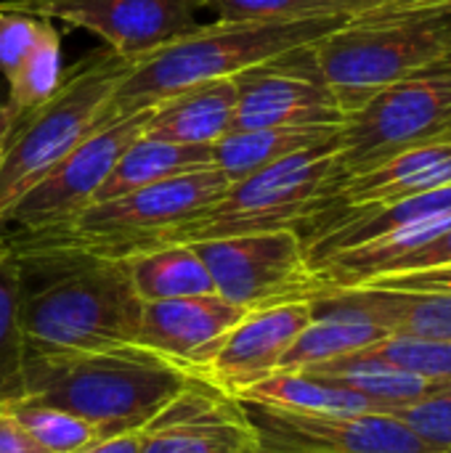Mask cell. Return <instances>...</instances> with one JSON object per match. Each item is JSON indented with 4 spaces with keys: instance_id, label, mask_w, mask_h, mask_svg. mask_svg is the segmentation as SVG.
Returning <instances> with one entry per match:
<instances>
[{
    "instance_id": "cell-1",
    "label": "cell",
    "mask_w": 451,
    "mask_h": 453,
    "mask_svg": "<svg viewBox=\"0 0 451 453\" xmlns=\"http://www.w3.org/2000/svg\"><path fill=\"white\" fill-rule=\"evenodd\" d=\"M21 329L27 353L138 345L144 303L125 265L69 250H21Z\"/></svg>"
},
{
    "instance_id": "cell-2",
    "label": "cell",
    "mask_w": 451,
    "mask_h": 453,
    "mask_svg": "<svg viewBox=\"0 0 451 453\" xmlns=\"http://www.w3.org/2000/svg\"><path fill=\"white\" fill-rule=\"evenodd\" d=\"M199 374L141 348L27 353L24 401L74 414L104 438L141 433Z\"/></svg>"
},
{
    "instance_id": "cell-3",
    "label": "cell",
    "mask_w": 451,
    "mask_h": 453,
    "mask_svg": "<svg viewBox=\"0 0 451 453\" xmlns=\"http://www.w3.org/2000/svg\"><path fill=\"white\" fill-rule=\"evenodd\" d=\"M351 16L303 19V21H213L199 24L178 40L144 53L133 61L125 80L117 85L101 125H112L136 111L215 80L237 77L239 72L263 64L287 50L303 48L340 27ZM98 125V127H101Z\"/></svg>"
},
{
    "instance_id": "cell-4",
    "label": "cell",
    "mask_w": 451,
    "mask_h": 453,
    "mask_svg": "<svg viewBox=\"0 0 451 453\" xmlns=\"http://www.w3.org/2000/svg\"><path fill=\"white\" fill-rule=\"evenodd\" d=\"M343 175L338 167V135L279 159L226 191L167 234L165 244H197L226 236L298 231L306 236L340 202Z\"/></svg>"
},
{
    "instance_id": "cell-5",
    "label": "cell",
    "mask_w": 451,
    "mask_h": 453,
    "mask_svg": "<svg viewBox=\"0 0 451 453\" xmlns=\"http://www.w3.org/2000/svg\"><path fill=\"white\" fill-rule=\"evenodd\" d=\"M316 66L343 117L412 72L451 53V8L364 11L319 37Z\"/></svg>"
},
{
    "instance_id": "cell-6",
    "label": "cell",
    "mask_w": 451,
    "mask_h": 453,
    "mask_svg": "<svg viewBox=\"0 0 451 453\" xmlns=\"http://www.w3.org/2000/svg\"><path fill=\"white\" fill-rule=\"evenodd\" d=\"M229 180L218 167L186 173L106 202L85 207L74 220L45 234H21L8 247L69 250L104 260H125L162 247L170 231L210 207Z\"/></svg>"
},
{
    "instance_id": "cell-7",
    "label": "cell",
    "mask_w": 451,
    "mask_h": 453,
    "mask_svg": "<svg viewBox=\"0 0 451 453\" xmlns=\"http://www.w3.org/2000/svg\"><path fill=\"white\" fill-rule=\"evenodd\" d=\"M133 61L104 45L90 50L64 72L61 85L48 101L13 125L0 154V218L101 125V114Z\"/></svg>"
},
{
    "instance_id": "cell-8",
    "label": "cell",
    "mask_w": 451,
    "mask_h": 453,
    "mask_svg": "<svg viewBox=\"0 0 451 453\" xmlns=\"http://www.w3.org/2000/svg\"><path fill=\"white\" fill-rule=\"evenodd\" d=\"M451 135V53L412 72L348 114L338 130L343 180L412 146Z\"/></svg>"
},
{
    "instance_id": "cell-9",
    "label": "cell",
    "mask_w": 451,
    "mask_h": 453,
    "mask_svg": "<svg viewBox=\"0 0 451 453\" xmlns=\"http://www.w3.org/2000/svg\"><path fill=\"white\" fill-rule=\"evenodd\" d=\"M223 300L255 311L314 300L324 287L316 279L298 231H263L191 244Z\"/></svg>"
},
{
    "instance_id": "cell-10",
    "label": "cell",
    "mask_w": 451,
    "mask_h": 453,
    "mask_svg": "<svg viewBox=\"0 0 451 453\" xmlns=\"http://www.w3.org/2000/svg\"><path fill=\"white\" fill-rule=\"evenodd\" d=\"M146 114L149 109L96 127L11 204L0 218V228L16 226L21 234H45L74 220L96 202V194L120 154L144 133Z\"/></svg>"
},
{
    "instance_id": "cell-11",
    "label": "cell",
    "mask_w": 451,
    "mask_h": 453,
    "mask_svg": "<svg viewBox=\"0 0 451 453\" xmlns=\"http://www.w3.org/2000/svg\"><path fill=\"white\" fill-rule=\"evenodd\" d=\"M311 45L274 56L234 77V130L343 125L346 117L316 66Z\"/></svg>"
},
{
    "instance_id": "cell-12",
    "label": "cell",
    "mask_w": 451,
    "mask_h": 453,
    "mask_svg": "<svg viewBox=\"0 0 451 453\" xmlns=\"http://www.w3.org/2000/svg\"><path fill=\"white\" fill-rule=\"evenodd\" d=\"M8 8L96 35L104 48L138 58L199 27L202 0H0Z\"/></svg>"
},
{
    "instance_id": "cell-13",
    "label": "cell",
    "mask_w": 451,
    "mask_h": 453,
    "mask_svg": "<svg viewBox=\"0 0 451 453\" xmlns=\"http://www.w3.org/2000/svg\"><path fill=\"white\" fill-rule=\"evenodd\" d=\"M268 453H441L391 414H303L239 401Z\"/></svg>"
},
{
    "instance_id": "cell-14",
    "label": "cell",
    "mask_w": 451,
    "mask_h": 453,
    "mask_svg": "<svg viewBox=\"0 0 451 453\" xmlns=\"http://www.w3.org/2000/svg\"><path fill=\"white\" fill-rule=\"evenodd\" d=\"M260 441L242 403L197 380L141 430V453H258Z\"/></svg>"
},
{
    "instance_id": "cell-15",
    "label": "cell",
    "mask_w": 451,
    "mask_h": 453,
    "mask_svg": "<svg viewBox=\"0 0 451 453\" xmlns=\"http://www.w3.org/2000/svg\"><path fill=\"white\" fill-rule=\"evenodd\" d=\"M245 316V308L215 292L144 303L138 345L202 377Z\"/></svg>"
},
{
    "instance_id": "cell-16",
    "label": "cell",
    "mask_w": 451,
    "mask_h": 453,
    "mask_svg": "<svg viewBox=\"0 0 451 453\" xmlns=\"http://www.w3.org/2000/svg\"><path fill=\"white\" fill-rule=\"evenodd\" d=\"M311 321V300L247 311L231 329L202 380L237 395L239 390L279 372L282 358Z\"/></svg>"
},
{
    "instance_id": "cell-17",
    "label": "cell",
    "mask_w": 451,
    "mask_h": 453,
    "mask_svg": "<svg viewBox=\"0 0 451 453\" xmlns=\"http://www.w3.org/2000/svg\"><path fill=\"white\" fill-rule=\"evenodd\" d=\"M388 332L346 289H322L311 300V321L298 334L279 364V372H300L348 353L367 350L385 340Z\"/></svg>"
},
{
    "instance_id": "cell-18",
    "label": "cell",
    "mask_w": 451,
    "mask_h": 453,
    "mask_svg": "<svg viewBox=\"0 0 451 453\" xmlns=\"http://www.w3.org/2000/svg\"><path fill=\"white\" fill-rule=\"evenodd\" d=\"M444 186H451V135L399 151L383 165L346 178L338 207H377Z\"/></svg>"
},
{
    "instance_id": "cell-19",
    "label": "cell",
    "mask_w": 451,
    "mask_h": 453,
    "mask_svg": "<svg viewBox=\"0 0 451 453\" xmlns=\"http://www.w3.org/2000/svg\"><path fill=\"white\" fill-rule=\"evenodd\" d=\"M237 85L234 77L186 88L154 104L144 122V135L186 146H215L234 130Z\"/></svg>"
},
{
    "instance_id": "cell-20",
    "label": "cell",
    "mask_w": 451,
    "mask_h": 453,
    "mask_svg": "<svg viewBox=\"0 0 451 453\" xmlns=\"http://www.w3.org/2000/svg\"><path fill=\"white\" fill-rule=\"evenodd\" d=\"M213 165V146H186V143H170L157 141L149 135H138L114 162L112 173L101 183L96 202H106L186 173H197ZM93 202V204H96Z\"/></svg>"
},
{
    "instance_id": "cell-21",
    "label": "cell",
    "mask_w": 451,
    "mask_h": 453,
    "mask_svg": "<svg viewBox=\"0 0 451 453\" xmlns=\"http://www.w3.org/2000/svg\"><path fill=\"white\" fill-rule=\"evenodd\" d=\"M300 374L348 388V390L380 403L391 414L396 409L412 406V403L439 393L436 382L407 374V372L380 361L369 350H359V353H348V356H340V358H332L324 364H314L308 369H300Z\"/></svg>"
},
{
    "instance_id": "cell-22",
    "label": "cell",
    "mask_w": 451,
    "mask_h": 453,
    "mask_svg": "<svg viewBox=\"0 0 451 453\" xmlns=\"http://www.w3.org/2000/svg\"><path fill=\"white\" fill-rule=\"evenodd\" d=\"M388 334L451 342V292L343 287Z\"/></svg>"
},
{
    "instance_id": "cell-23",
    "label": "cell",
    "mask_w": 451,
    "mask_h": 453,
    "mask_svg": "<svg viewBox=\"0 0 451 453\" xmlns=\"http://www.w3.org/2000/svg\"><path fill=\"white\" fill-rule=\"evenodd\" d=\"M338 130L340 125L231 130L213 146V165L226 175L229 183H234L268 165H276L284 157H292L338 135Z\"/></svg>"
},
{
    "instance_id": "cell-24",
    "label": "cell",
    "mask_w": 451,
    "mask_h": 453,
    "mask_svg": "<svg viewBox=\"0 0 451 453\" xmlns=\"http://www.w3.org/2000/svg\"><path fill=\"white\" fill-rule=\"evenodd\" d=\"M234 398L245 403L303 411V414H391L380 403L348 388H340V385H332V382H324L300 372H276L239 390Z\"/></svg>"
},
{
    "instance_id": "cell-25",
    "label": "cell",
    "mask_w": 451,
    "mask_h": 453,
    "mask_svg": "<svg viewBox=\"0 0 451 453\" xmlns=\"http://www.w3.org/2000/svg\"><path fill=\"white\" fill-rule=\"evenodd\" d=\"M125 273L141 297V303L194 297L215 292L213 279L191 244H165L146 252H136L125 260Z\"/></svg>"
},
{
    "instance_id": "cell-26",
    "label": "cell",
    "mask_w": 451,
    "mask_h": 453,
    "mask_svg": "<svg viewBox=\"0 0 451 453\" xmlns=\"http://www.w3.org/2000/svg\"><path fill=\"white\" fill-rule=\"evenodd\" d=\"M27 342L21 329V281L19 260L5 244L0 252V406L24 401Z\"/></svg>"
},
{
    "instance_id": "cell-27",
    "label": "cell",
    "mask_w": 451,
    "mask_h": 453,
    "mask_svg": "<svg viewBox=\"0 0 451 453\" xmlns=\"http://www.w3.org/2000/svg\"><path fill=\"white\" fill-rule=\"evenodd\" d=\"M64 80V58H61V35L56 21L48 19L35 50L27 56L21 69L5 82V104L13 111L16 122L48 101Z\"/></svg>"
},
{
    "instance_id": "cell-28",
    "label": "cell",
    "mask_w": 451,
    "mask_h": 453,
    "mask_svg": "<svg viewBox=\"0 0 451 453\" xmlns=\"http://www.w3.org/2000/svg\"><path fill=\"white\" fill-rule=\"evenodd\" d=\"M218 21H303L330 16H356L372 0H202Z\"/></svg>"
},
{
    "instance_id": "cell-29",
    "label": "cell",
    "mask_w": 451,
    "mask_h": 453,
    "mask_svg": "<svg viewBox=\"0 0 451 453\" xmlns=\"http://www.w3.org/2000/svg\"><path fill=\"white\" fill-rule=\"evenodd\" d=\"M8 406L13 417L21 422V427L45 453H77L104 438L93 425L61 409L29 403V401H19Z\"/></svg>"
},
{
    "instance_id": "cell-30",
    "label": "cell",
    "mask_w": 451,
    "mask_h": 453,
    "mask_svg": "<svg viewBox=\"0 0 451 453\" xmlns=\"http://www.w3.org/2000/svg\"><path fill=\"white\" fill-rule=\"evenodd\" d=\"M380 361L415 374L428 382H447L451 380V342L444 340H425V337H404L388 334L377 345L367 348Z\"/></svg>"
},
{
    "instance_id": "cell-31",
    "label": "cell",
    "mask_w": 451,
    "mask_h": 453,
    "mask_svg": "<svg viewBox=\"0 0 451 453\" xmlns=\"http://www.w3.org/2000/svg\"><path fill=\"white\" fill-rule=\"evenodd\" d=\"M48 19L0 3V77L8 82L35 50Z\"/></svg>"
},
{
    "instance_id": "cell-32",
    "label": "cell",
    "mask_w": 451,
    "mask_h": 453,
    "mask_svg": "<svg viewBox=\"0 0 451 453\" xmlns=\"http://www.w3.org/2000/svg\"><path fill=\"white\" fill-rule=\"evenodd\" d=\"M391 417L404 422L431 449L451 453V393H433L412 406L396 409Z\"/></svg>"
},
{
    "instance_id": "cell-33",
    "label": "cell",
    "mask_w": 451,
    "mask_h": 453,
    "mask_svg": "<svg viewBox=\"0 0 451 453\" xmlns=\"http://www.w3.org/2000/svg\"><path fill=\"white\" fill-rule=\"evenodd\" d=\"M451 265V226L439 234L436 239H431L428 244L417 247L415 252L404 255L401 260H396L383 276H393V273H415V271H431V268H441ZM380 279V276H377Z\"/></svg>"
},
{
    "instance_id": "cell-34",
    "label": "cell",
    "mask_w": 451,
    "mask_h": 453,
    "mask_svg": "<svg viewBox=\"0 0 451 453\" xmlns=\"http://www.w3.org/2000/svg\"><path fill=\"white\" fill-rule=\"evenodd\" d=\"M359 287H380V289H404V292H451V265L415 271V273H393L380 276Z\"/></svg>"
},
{
    "instance_id": "cell-35",
    "label": "cell",
    "mask_w": 451,
    "mask_h": 453,
    "mask_svg": "<svg viewBox=\"0 0 451 453\" xmlns=\"http://www.w3.org/2000/svg\"><path fill=\"white\" fill-rule=\"evenodd\" d=\"M0 453H45L13 417L11 406H0Z\"/></svg>"
},
{
    "instance_id": "cell-36",
    "label": "cell",
    "mask_w": 451,
    "mask_h": 453,
    "mask_svg": "<svg viewBox=\"0 0 451 453\" xmlns=\"http://www.w3.org/2000/svg\"><path fill=\"white\" fill-rule=\"evenodd\" d=\"M77 453H141V433H125V435H112L90 443L88 449Z\"/></svg>"
},
{
    "instance_id": "cell-37",
    "label": "cell",
    "mask_w": 451,
    "mask_h": 453,
    "mask_svg": "<svg viewBox=\"0 0 451 453\" xmlns=\"http://www.w3.org/2000/svg\"><path fill=\"white\" fill-rule=\"evenodd\" d=\"M451 0H377L369 11L377 13H391V11H425V8H444Z\"/></svg>"
},
{
    "instance_id": "cell-38",
    "label": "cell",
    "mask_w": 451,
    "mask_h": 453,
    "mask_svg": "<svg viewBox=\"0 0 451 453\" xmlns=\"http://www.w3.org/2000/svg\"><path fill=\"white\" fill-rule=\"evenodd\" d=\"M13 125H16V117H13V111L8 109V104H5V98L0 101V154H3V146H5V138H8V133L13 130ZM5 250V239L0 236V252Z\"/></svg>"
},
{
    "instance_id": "cell-39",
    "label": "cell",
    "mask_w": 451,
    "mask_h": 453,
    "mask_svg": "<svg viewBox=\"0 0 451 453\" xmlns=\"http://www.w3.org/2000/svg\"><path fill=\"white\" fill-rule=\"evenodd\" d=\"M439 393H451V380H447V382H441V385H439Z\"/></svg>"
},
{
    "instance_id": "cell-40",
    "label": "cell",
    "mask_w": 451,
    "mask_h": 453,
    "mask_svg": "<svg viewBox=\"0 0 451 453\" xmlns=\"http://www.w3.org/2000/svg\"><path fill=\"white\" fill-rule=\"evenodd\" d=\"M375 3H377V0H372V5H375Z\"/></svg>"
},
{
    "instance_id": "cell-41",
    "label": "cell",
    "mask_w": 451,
    "mask_h": 453,
    "mask_svg": "<svg viewBox=\"0 0 451 453\" xmlns=\"http://www.w3.org/2000/svg\"><path fill=\"white\" fill-rule=\"evenodd\" d=\"M258 453H268V451H258Z\"/></svg>"
}]
</instances>
